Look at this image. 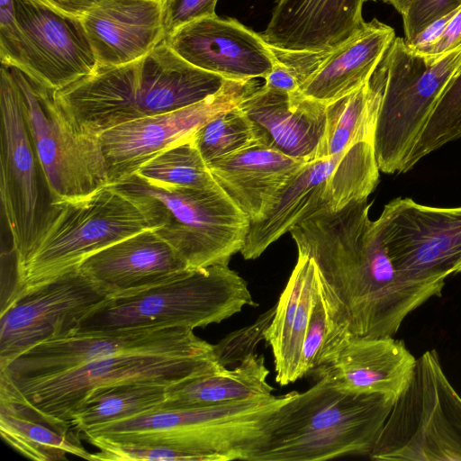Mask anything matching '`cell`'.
I'll return each mask as SVG.
<instances>
[{
    "label": "cell",
    "mask_w": 461,
    "mask_h": 461,
    "mask_svg": "<svg viewBox=\"0 0 461 461\" xmlns=\"http://www.w3.org/2000/svg\"><path fill=\"white\" fill-rule=\"evenodd\" d=\"M369 208L367 198L335 211L323 204L290 233L298 253L317 267L332 325L360 337H393L445 285L414 282L395 269Z\"/></svg>",
    "instance_id": "6da1fadb"
},
{
    "label": "cell",
    "mask_w": 461,
    "mask_h": 461,
    "mask_svg": "<svg viewBox=\"0 0 461 461\" xmlns=\"http://www.w3.org/2000/svg\"><path fill=\"white\" fill-rule=\"evenodd\" d=\"M226 80L191 65L163 41L136 61L97 67L57 91V98L83 131L99 137L117 125L201 102Z\"/></svg>",
    "instance_id": "7a4b0ae2"
},
{
    "label": "cell",
    "mask_w": 461,
    "mask_h": 461,
    "mask_svg": "<svg viewBox=\"0 0 461 461\" xmlns=\"http://www.w3.org/2000/svg\"><path fill=\"white\" fill-rule=\"evenodd\" d=\"M395 402L379 393L342 392L319 377L277 409L250 461L369 456Z\"/></svg>",
    "instance_id": "3957f363"
},
{
    "label": "cell",
    "mask_w": 461,
    "mask_h": 461,
    "mask_svg": "<svg viewBox=\"0 0 461 461\" xmlns=\"http://www.w3.org/2000/svg\"><path fill=\"white\" fill-rule=\"evenodd\" d=\"M256 306L247 282L229 266L189 268L141 290L111 296L94 307L75 331L149 327L195 329L220 323Z\"/></svg>",
    "instance_id": "277c9868"
},
{
    "label": "cell",
    "mask_w": 461,
    "mask_h": 461,
    "mask_svg": "<svg viewBox=\"0 0 461 461\" xmlns=\"http://www.w3.org/2000/svg\"><path fill=\"white\" fill-rule=\"evenodd\" d=\"M295 393L204 407L158 408L81 434L84 438L160 444L197 451L214 461H249L274 413Z\"/></svg>",
    "instance_id": "5b68a950"
},
{
    "label": "cell",
    "mask_w": 461,
    "mask_h": 461,
    "mask_svg": "<svg viewBox=\"0 0 461 461\" xmlns=\"http://www.w3.org/2000/svg\"><path fill=\"white\" fill-rule=\"evenodd\" d=\"M114 185L138 206L150 228L189 268L229 266L245 243L250 220L221 186L162 187L135 174Z\"/></svg>",
    "instance_id": "8992f818"
},
{
    "label": "cell",
    "mask_w": 461,
    "mask_h": 461,
    "mask_svg": "<svg viewBox=\"0 0 461 461\" xmlns=\"http://www.w3.org/2000/svg\"><path fill=\"white\" fill-rule=\"evenodd\" d=\"M149 229L141 211L114 185L86 197L55 201L33 248L14 266L8 297L78 268L91 255Z\"/></svg>",
    "instance_id": "52a82bcc"
},
{
    "label": "cell",
    "mask_w": 461,
    "mask_h": 461,
    "mask_svg": "<svg viewBox=\"0 0 461 461\" xmlns=\"http://www.w3.org/2000/svg\"><path fill=\"white\" fill-rule=\"evenodd\" d=\"M461 68V48L437 61L395 37L370 77L380 94L374 136L379 170L403 173L405 163L441 94Z\"/></svg>",
    "instance_id": "ba28073f"
},
{
    "label": "cell",
    "mask_w": 461,
    "mask_h": 461,
    "mask_svg": "<svg viewBox=\"0 0 461 461\" xmlns=\"http://www.w3.org/2000/svg\"><path fill=\"white\" fill-rule=\"evenodd\" d=\"M226 368L211 352L185 354L124 353L39 377L11 379L0 374V389L9 392L49 420L70 419L96 389L133 382L172 384Z\"/></svg>",
    "instance_id": "9c48e42d"
},
{
    "label": "cell",
    "mask_w": 461,
    "mask_h": 461,
    "mask_svg": "<svg viewBox=\"0 0 461 461\" xmlns=\"http://www.w3.org/2000/svg\"><path fill=\"white\" fill-rule=\"evenodd\" d=\"M373 460L461 461V396L436 349L417 358L369 454Z\"/></svg>",
    "instance_id": "30bf717a"
},
{
    "label": "cell",
    "mask_w": 461,
    "mask_h": 461,
    "mask_svg": "<svg viewBox=\"0 0 461 461\" xmlns=\"http://www.w3.org/2000/svg\"><path fill=\"white\" fill-rule=\"evenodd\" d=\"M5 62V61H4ZM7 63L23 112L55 201L86 197L110 185L99 137L83 131L52 89Z\"/></svg>",
    "instance_id": "8fae6325"
},
{
    "label": "cell",
    "mask_w": 461,
    "mask_h": 461,
    "mask_svg": "<svg viewBox=\"0 0 461 461\" xmlns=\"http://www.w3.org/2000/svg\"><path fill=\"white\" fill-rule=\"evenodd\" d=\"M0 113V196L15 267L24 260L38 240L54 198L24 118L17 85L4 61Z\"/></svg>",
    "instance_id": "7c38bea8"
},
{
    "label": "cell",
    "mask_w": 461,
    "mask_h": 461,
    "mask_svg": "<svg viewBox=\"0 0 461 461\" xmlns=\"http://www.w3.org/2000/svg\"><path fill=\"white\" fill-rule=\"evenodd\" d=\"M395 269L410 280L445 285L461 266V206L395 198L375 220Z\"/></svg>",
    "instance_id": "4fadbf2b"
},
{
    "label": "cell",
    "mask_w": 461,
    "mask_h": 461,
    "mask_svg": "<svg viewBox=\"0 0 461 461\" xmlns=\"http://www.w3.org/2000/svg\"><path fill=\"white\" fill-rule=\"evenodd\" d=\"M105 298L79 268L6 298L0 315V369L35 345L75 331Z\"/></svg>",
    "instance_id": "5bb4252c"
},
{
    "label": "cell",
    "mask_w": 461,
    "mask_h": 461,
    "mask_svg": "<svg viewBox=\"0 0 461 461\" xmlns=\"http://www.w3.org/2000/svg\"><path fill=\"white\" fill-rule=\"evenodd\" d=\"M192 329L149 327L73 331L42 341L0 369L11 379L44 376L90 361L124 353L185 354L211 352L213 345Z\"/></svg>",
    "instance_id": "9a60e30c"
},
{
    "label": "cell",
    "mask_w": 461,
    "mask_h": 461,
    "mask_svg": "<svg viewBox=\"0 0 461 461\" xmlns=\"http://www.w3.org/2000/svg\"><path fill=\"white\" fill-rule=\"evenodd\" d=\"M12 1L16 39L5 62L56 91L95 72L97 61L80 18L41 0Z\"/></svg>",
    "instance_id": "2e32d148"
},
{
    "label": "cell",
    "mask_w": 461,
    "mask_h": 461,
    "mask_svg": "<svg viewBox=\"0 0 461 461\" xmlns=\"http://www.w3.org/2000/svg\"><path fill=\"white\" fill-rule=\"evenodd\" d=\"M256 78L226 80L214 95L190 106L122 123L99 135L110 185L133 175L149 158L193 135L216 115L240 105L259 87Z\"/></svg>",
    "instance_id": "e0dca14e"
},
{
    "label": "cell",
    "mask_w": 461,
    "mask_h": 461,
    "mask_svg": "<svg viewBox=\"0 0 461 461\" xmlns=\"http://www.w3.org/2000/svg\"><path fill=\"white\" fill-rule=\"evenodd\" d=\"M417 358L404 341L385 337H360L331 325L316 367L342 392L379 393L395 401L408 388Z\"/></svg>",
    "instance_id": "ac0fdd59"
},
{
    "label": "cell",
    "mask_w": 461,
    "mask_h": 461,
    "mask_svg": "<svg viewBox=\"0 0 461 461\" xmlns=\"http://www.w3.org/2000/svg\"><path fill=\"white\" fill-rule=\"evenodd\" d=\"M365 0H283L260 33L277 59L293 68L312 59L316 66L350 38L365 21Z\"/></svg>",
    "instance_id": "d6986e66"
},
{
    "label": "cell",
    "mask_w": 461,
    "mask_h": 461,
    "mask_svg": "<svg viewBox=\"0 0 461 461\" xmlns=\"http://www.w3.org/2000/svg\"><path fill=\"white\" fill-rule=\"evenodd\" d=\"M164 41L191 65L227 80L265 78L277 61L260 33L233 18L213 15L194 20Z\"/></svg>",
    "instance_id": "ffe728a7"
},
{
    "label": "cell",
    "mask_w": 461,
    "mask_h": 461,
    "mask_svg": "<svg viewBox=\"0 0 461 461\" xmlns=\"http://www.w3.org/2000/svg\"><path fill=\"white\" fill-rule=\"evenodd\" d=\"M81 22L97 67L136 61L165 40L162 0H100Z\"/></svg>",
    "instance_id": "44dd1931"
},
{
    "label": "cell",
    "mask_w": 461,
    "mask_h": 461,
    "mask_svg": "<svg viewBox=\"0 0 461 461\" xmlns=\"http://www.w3.org/2000/svg\"><path fill=\"white\" fill-rule=\"evenodd\" d=\"M78 268L107 297L133 293L189 269L153 229L119 240L86 258Z\"/></svg>",
    "instance_id": "7402d4cb"
},
{
    "label": "cell",
    "mask_w": 461,
    "mask_h": 461,
    "mask_svg": "<svg viewBox=\"0 0 461 461\" xmlns=\"http://www.w3.org/2000/svg\"><path fill=\"white\" fill-rule=\"evenodd\" d=\"M305 163L270 146L258 145L207 165L217 184L251 223L267 215Z\"/></svg>",
    "instance_id": "603a6c76"
},
{
    "label": "cell",
    "mask_w": 461,
    "mask_h": 461,
    "mask_svg": "<svg viewBox=\"0 0 461 461\" xmlns=\"http://www.w3.org/2000/svg\"><path fill=\"white\" fill-rule=\"evenodd\" d=\"M239 107L267 135L270 147L306 162L313 161L326 129L327 105L264 85Z\"/></svg>",
    "instance_id": "cb8c5ba5"
},
{
    "label": "cell",
    "mask_w": 461,
    "mask_h": 461,
    "mask_svg": "<svg viewBox=\"0 0 461 461\" xmlns=\"http://www.w3.org/2000/svg\"><path fill=\"white\" fill-rule=\"evenodd\" d=\"M394 30L373 18L323 59L301 84L300 93L326 105L365 85L395 38Z\"/></svg>",
    "instance_id": "d4e9b609"
},
{
    "label": "cell",
    "mask_w": 461,
    "mask_h": 461,
    "mask_svg": "<svg viewBox=\"0 0 461 461\" xmlns=\"http://www.w3.org/2000/svg\"><path fill=\"white\" fill-rule=\"evenodd\" d=\"M343 153L303 166L282 191L267 215L250 223L240 250L245 259L258 258L268 246L290 232L304 217L323 204H329L331 183Z\"/></svg>",
    "instance_id": "484cf974"
},
{
    "label": "cell",
    "mask_w": 461,
    "mask_h": 461,
    "mask_svg": "<svg viewBox=\"0 0 461 461\" xmlns=\"http://www.w3.org/2000/svg\"><path fill=\"white\" fill-rule=\"evenodd\" d=\"M0 432L4 440L24 456L57 461L73 455L92 460L70 423L55 422L20 397L0 390Z\"/></svg>",
    "instance_id": "4316f807"
},
{
    "label": "cell",
    "mask_w": 461,
    "mask_h": 461,
    "mask_svg": "<svg viewBox=\"0 0 461 461\" xmlns=\"http://www.w3.org/2000/svg\"><path fill=\"white\" fill-rule=\"evenodd\" d=\"M263 355H248L235 368L196 375L167 386L162 409L195 408L273 396Z\"/></svg>",
    "instance_id": "83f0119b"
},
{
    "label": "cell",
    "mask_w": 461,
    "mask_h": 461,
    "mask_svg": "<svg viewBox=\"0 0 461 461\" xmlns=\"http://www.w3.org/2000/svg\"><path fill=\"white\" fill-rule=\"evenodd\" d=\"M379 104V91L368 80L327 105L326 129L315 160L341 154L359 142L374 144Z\"/></svg>",
    "instance_id": "f1b7e54d"
},
{
    "label": "cell",
    "mask_w": 461,
    "mask_h": 461,
    "mask_svg": "<svg viewBox=\"0 0 461 461\" xmlns=\"http://www.w3.org/2000/svg\"><path fill=\"white\" fill-rule=\"evenodd\" d=\"M168 384L133 382L92 392L70 419L80 434L87 429L159 408L167 399Z\"/></svg>",
    "instance_id": "f546056e"
},
{
    "label": "cell",
    "mask_w": 461,
    "mask_h": 461,
    "mask_svg": "<svg viewBox=\"0 0 461 461\" xmlns=\"http://www.w3.org/2000/svg\"><path fill=\"white\" fill-rule=\"evenodd\" d=\"M193 135L163 149L134 174L162 187L212 189L220 186L197 149Z\"/></svg>",
    "instance_id": "4dcf8cb0"
},
{
    "label": "cell",
    "mask_w": 461,
    "mask_h": 461,
    "mask_svg": "<svg viewBox=\"0 0 461 461\" xmlns=\"http://www.w3.org/2000/svg\"><path fill=\"white\" fill-rule=\"evenodd\" d=\"M193 139L207 164L254 146H270L267 133L239 105L216 115Z\"/></svg>",
    "instance_id": "1f68e13d"
},
{
    "label": "cell",
    "mask_w": 461,
    "mask_h": 461,
    "mask_svg": "<svg viewBox=\"0 0 461 461\" xmlns=\"http://www.w3.org/2000/svg\"><path fill=\"white\" fill-rule=\"evenodd\" d=\"M461 138V68L441 94L403 168L411 169L423 157Z\"/></svg>",
    "instance_id": "d6a6232c"
},
{
    "label": "cell",
    "mask_w": 461,
    "mask_h": 461,
    "mask_svg": "<svg viewBox=\"0 0 461 461\" xmlns=\"http://www.w3.org/2000/svg\"><path fill=\"white\" fill-rule=\"evenodd\" d=\"M309 260L307 255L298 253L294 268L276 305L274 317L264 333V339L271 347L274 356L276 382L282 386L285 385L292 328Z\"/></svg>",
    "instance_id": "836d02e7"
},
{
    "label": "cell",
    "mask_w": 461,
    "mask_h": 461,
    "mask_svg": "<svg viewBox=\"0 0 461 461\" xmlns=\"http://www.w3.org/2000/svg\"><path fill=\"white\" fill-rule=\"evenodd\" d=\"M98 451L92 453L93 460L106 461H214L206 454L160 444H147L111 440L101 438H86Z\"/></svg>",
    "instance_id": "e575fe53"
},
{
    "label": "cell",
    "mask_w": 461,
    "mask_h": 461,
    "mask_svg": "<svg viewBox=\"0 0 461 461\" xmlns=\"http://www.w3.org/2000/svg\"><path fill=\"white\" fill-rule=\"evenodd\" d=\"M276 312V306L260 315L257 321L240 330L229 334L218 344L213 345L218 363L227 367L241 362L248 355L254 352L264 333L270 324Z\"/></svg>",
    "instance_id": "d590c367"
},
{
    "label": "cell",
    "mask_w": 461,
    "mask_h": 461,
    "mask_svg": "<svg viewBox=\"0 0 461 461\" xmlns=\"http://www.w3.org/2000/svg\"><path fill=\"white\" fill-rule=\"evenodd\" d=\"M331 325L332 321L320 290L303 344L300 361L301 377L311 373L316 367L321 350L325 344Z\"/></svg>",
    "instance_id": "8d00e7d4"
},
{
    "label": "cell",
    "mask_w": 461,
    "mask_h": 461,
    "mask_svg": "<svg viewBox=\"0 0 461 461\" xmlns=\"http://www.w3.org/2000/svg\"><path fill=\"white\" fill-rule=\"evenodd\" d=\"M460 6L461 0H413L402 15L404 41H411L429 24Z\"/></svg>",
    "instance_id": "74e56055"
},
{
    "label": "cell",
    "mask_w": 461,
    "mask_h": 461,
    "mask_svg": "<svg viewBox=\"0 0 461 461\" xmlns=\"http://www.w3.org/2000/svg\"><path fill=\"white\" fill-rule=\"evenodd\" d=\"M218 0H162L165 38L194 20L213 16Z\"/></svg>",
    "instance_id": "f35d334b"
},
{
    "label": "cell",
    "mask_w": 461,
    "mask_h": 461,
    "mask_svg": "<svg viewBox=\"0 0 461 461\" xmlns=\"http://www.w3.org/2000/svg\"><path fill=\"white\" fill-rule=\"evenodd\" d=\"M459 48H461V8L452 17L438 41L422 56L433 62Z\"/></svg>",
    "instance_id": "ab89813d"
},
{
    "label": "cell",
    "mask_w": 461,
    "mask_h": 461,
    "mask_svg": "<svg viewBox=\"0 0 461 461\" xmlns=\"http://www.w3.org/2000/svg\"><path fill=\"white\" fill-rule=\"evenodd\" d=\"M265 80L264 86L271 89L289 94H294L300 90L301 82L295 72L278 59L265 77Z\"/></svg>",
    "instance_id": "60d3db41"
},
{
    "label": "cell",
    "mask_w": 461,
    "mask_h": 461,
    "mask_svg": "<svg viewBox=\"0 0 461 461\" xmlns=\"http://www.w3.org/2000/svg\"><path fill=\"white\" fill-rule=\"evenodd\" d=\"M49 6L71 16H82L100 0H41Z\"/></svg>",
    "instance_id": "b9f144b4"
},
{
    "label": "cell",
    "mask_w": 461,
    "mask_h": 461,
    "mask_svg": "<svg viewBox=\"0 0 461 461\" xmlns=\"http://www.w3.org/2000/svg\"><path fill=\"white\" fill-rule=\"evenodd\" d=\"M412 1L413 0H398L394 8L398 11L399 14L403 15L406 13V11L408 10V8Z\"/></svg>",
    "instance_id": "7bdbcfd3"
},
{
    "label": "cell",
    "mask_w": 461,
    "mask_h": 461,
    "mask_svg": "<svg viewBox=\"0 0 461 461\" xmlns=\"http://www.w3.org/2000/svg\"><path fill=\"white\" fill-rule=\"evenodd\" d=\"M384 2L392 5L393 7L397 4L398 0H383Z\"/></svg>",
    "instance_id": "ee69618b"
},
{
    "label": "cell",
    "mask_w": 461,
    "mask_h": 461,
    "mask_svg": "<svg viewBox=\"0 0 461 461\" xmlns=\"http://www.w3.org/2000/svg\"><path fill=\"white\" fill-rule=\"evenodd\" d=\"M459 272H461V266H460V267L457 270V273H459Z\"/></svg>",
    "instance_id": "f6af8a7d"
},
{
    "label": "cell",
    "mask_w": 461,
    "mask_h": 461,
    "mask_svg": "<svg viewBox=\"0 0 461 461\" xmlns=\"http://www.w3.org/2000/svg\"><path fill=\"white\" fill-rule=\"evenodd\" d=\"M366 1H375V0H365V2H366Z\"/></svg>",
    "instance_id": "bcb514c9"
},
{
    "label": "cell",
    "mask_w": 461,
    "mask_h": 461,
    "mask_svg": "<svg viewBox=\"0 0 461 461\" xmlns=\"http://www.w3.org/2000/svg\"><path fill=\"white\" fill-rule=\"evenodd\" d=\"M278 1H283V0H278Z\"/></svg>",
    "instance_id": "7dc6e473"
}]
</instances>
